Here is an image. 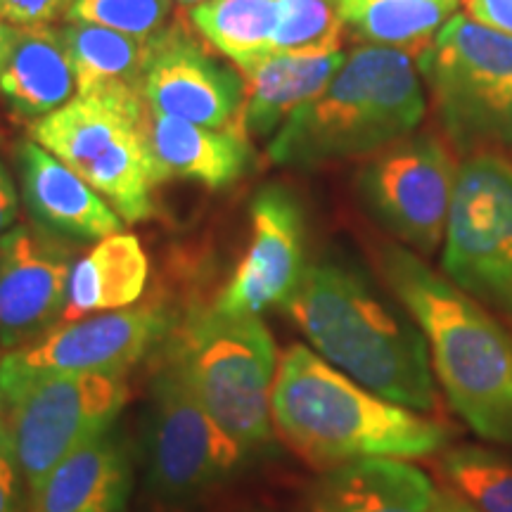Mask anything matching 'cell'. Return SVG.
I'll use <instances>...</instances> for the list:
<instances>
[{"instance_id": "obj_1", "label": "cell", "mask_w": 512, "mask_h": 512, "mask_svg": "<svg viewBox=\"0 0 512 512\" xmlns=\"http://www.w3.org/2000/svg\"><path fill=\"white\" fill-rule=\"evenodd\" d=\"M271 415L275 437L316 470L366 458H425L451 439L444 422L382 399L304 344L280 356Z\"/></svg>"}, {"instance_id": "obj_2", "label": "cell", "mask_w": 512, "mask_h": 512, "mask_svg": "<svg viewBox=\"0 0 512 512\" xmlns=\"http://www.w3.org/2000/svg\"><path fill=\"white\" fill-rule=\"evenodd\" d=\"M283 309L311 349L351 380L418 413L437 408L425 335L354 268L309 264Z\"/></svg>"}, {"instance_id": "obj_3", "label": "cell", "mask_w": 512, "mask_h": 512, "mask_svg": "<svg viewBox=\"0 0 512 512\" xmlns=\"http://www.w3.org/2000/svg\"><path fill=\"white\" fill-rule=\"evenodd\" d=\"M380 268L427 339L446 399L482 439L512 444V335L491 311L434 273L418 254L387 245Z\"/></svg>"}, {"instance_id": "obj_4", "label": "cell", "mask_w": 512, "mask_h": 512, "mask_svg": "<svg viewBox=\"0 0 512 512\" xmlns=\"http://www.w3.org/2000/svg\"><path fill=\"white\" fill-rule=\"evenodd\" d=\"M425 117V93L411 55L361 46L318 95L271 138L266 155L280 166H318L375 155L411 136Z\"/></svg>"}, {"instance_id": "obj_5", "label": "cell", "mask_w": 512, "mask_h": 512, "mask_svg": "<svg viewBox=\"0 0 512 512\" xmlns=\"http://www.w3.org/2000/svg\"><path fill=\"white\" fill-rule=\"evenodd\" d=\"M197 399L216 425L254 456L271 444L278 351L264 320L197 311L169 339Z\"/></svg>"}, {"instance_id": "obj_6", "label": "cell", "mask_w": 512, "mask_h": 512, "mask_svg": "<svg viewBox=\"0 0 512 512\" xmlns=\"http://www.w3.org/2000/svg\"><path fill=\"white\" fill-rule=\"evenodd\" d=\"M418 69L458 152L472 157L512 145V36L453 15Z\"/></svg>"}, {"instance_id": "obj_7", "label": "cell", "mask_w": 512, "mask_h": 512, "mask_svg": "<svg viewBox=\"0 0 512 512\" xmlns=\"http://www.w3.org/2000/svg\"><path fill=\"white\" fill-rule=\"evenodd\" d=\"M247 458L207 413L181 363L166 349L147 401L145 465L152 498L174 508L200 501Z\"/></svg>"}, {"instance_id": "obj_8", "label": "cell", "mask_w": 512, "mask_h": 512, "mask_svg": "<svg viewBox=\"0 0 512 512\" xmlns=\"http://www.w3.org/2000/svg\"><path fill=\"white\" fill-rule=\"evenodd\" d=\"M126 396L124 375L41 377L0 387V408L31 503L69 453L117 425Z\"/></svg>"}, {"instance_id": "obj_9", "label": "cell", "mask_w": 512, "mask_h": 512, "mask_svg": "<svg viewBox=\"0 0 512 512\" xmlns=\"http://www.w3.org/2000/svg\"><path fill=\"white\" fill-rule=\"evenodd\" d=\"M441 268L453 285L512 320V164L494 152L458 166Z\"/></svg>"}, {"instance_id": "obj_10", "label": "cell", "mask_w": 512, "mask_h": 512, "mask_svg": "<svg viewBox=\"0 0 512 512\" xmlns=\"http://www.w3.org/2000/svg\"><path fill=\"white\" fill-rule=\"evenodd\" d=\"M458 166L439 136L396 140L358 174V195L389 233L420 254H434L446 235Z\"/></svg>"}, {"instance_id": "obj_11", "label": "cell", "mask_w": 512, "mask_h": 512, "mask_svg": "<svg viewBox=\"0 0 512 512\" xmlns=\"http://www.w3.org/2000/svg\"><path fill=\"white\" fill-rule=\"evenodd\" d=\"M169 330V313L157 306L60 323L27 347L5 351L0 387L41 377L126 375Z\"/></svg>"}, {"instance_id": "obj_12", "label": "cell", "mask_w": 512, "mask_h": 512, "mask_svg": "<svg viewBox=\"0 0 512 512\" xmlns=\"http://www.w3.org/2000/svg\"><path fill=\"white\" fill-rule=\"evenodd\" d=\"M306 221L285 185H266L249 207V242L214 309L223 316H256L283 306L302 283Z\"/></svg>"}, {"instance_id": "obj_13", "label": "cell", "mask_w": 512, "mask_h": 512, "mask_svg": "<svg viewBox=\"0 0 512 512\" xmlns=\"http://www.w3.org/2000/svg\"><path fill=\"white\" fill-rule=\"evenodd\" d=\"M74 264L72 240L36 223L0 238V347H27L62 323Z\"/></svg>"}, {"instance_id": "obj_14", "label": "cell", "mask_w": 512, "mask_h": 512, "mask_svg": "<svg viewBox=\"0 0 512 512\" xmlns=\"http://www.w3.org/2000/svg\"><path fill=\"white\" fill-rule=\"evenodd\" d=\"M143 100L152 112L190 124L240 128L245 81L176 24L155 41Z\"/></svg>"}, {"instance_id": "obj_15", "label": "cell", "mask_w": 512, "mask_h": 512, "mask_svg": "<svg viewBox=\"0 0 512 512\" xmlns=\"http://www.w3.org/2000/svg\"><path fill=\"white\" fill-rule=\"evenodd\" d=\"M24 207L36 226L67 240H102L121 233V216L67 164L36 140L17 147Z\"/></svg>"}, {"instance_id": "obj_16", "label": "cell", "mask_w": 512, "mask_h": 512, "mask_svg": "<svg viewBox=\"0 0 512 512\" xmlns=\"http://www.w3.org/2000/svg\"><path fill=\"white\" fill-rule=\"evenodd\" d=\"M145 114L143 95L128 88H107L74 95L60 110L34 121L31 136L81 176L119 138L143 128Z\"/></svg>"}, {"instance_id": "obj_17", "label": "cell", "mask_w": 512, "mask_h": 512, "mask_svg": "<svg viewBox=\"0 0 512 512\" xmlns=\"http://www.w3.org/2000/svg\"><path fill=\"white\" fill-rule=\"evenodd\" d=\"M143 133L157 183L185 178L207 188H226L252 164V147L240 128L197 126L147 107Z\"/></svg>"}, {"instance_id": "obj_18", "label": "cell", "mask_w": 512, "mask_h": 512, "mask_svg": "<svg viewBox=\"0 0 512 512\" xmlns=\"http://www.w3.org/2000/svg\"><path fill=\"white\" fill-rule=\"evenodd\" d=\"M133 484V451L119 425L69 453L50 472L31 512H121Z\"/></svg>"}, {"instance_id": "obj_19", "label": "cell", "mask_w": 512, "mask_h": 512, "mask_svg": "<svg viewBox=\"0 0 512 512\" xmlns=\"http://www.w3.org/2000/svg\"><path fill=\"white\" fill-rule=\"evenodd\" d=\"M437 486L401 458H366L323 470L306 494L309 512H432Z\"/></svg>"}, {"instance_id": "obj_20", "label": "cell", "mask_w": 512, "mask_h": 512, "mask_svg": "<svg viewBox=\"0 0 512 512\" xmlns=\"http://www.w3.org/2000/svg\"><path fill=\"white\" fill-rule=\"evenodd\" d=\"M342 50L271 53L242 72L245 100L238 126L247 138H271L304 102L318 95L339 72Z\"/></svg>"}, {"instance_id": "obj_21", "label": "cell", "mask_w": 512, "mask_h": 512, "mask_svg": "<svg viewBox=\"0 0 512 512\" xmlns=\"http://www.w3.org/2000/svg\"><path fill=\"white\" fill-rule=\"evenodd\" d=\"M74 62L60 27L17 29L15 46L0 72V95L24 119H43L74 98Z\"/></svg>"}, {"instance_id": "obj_22", "label": "cell", "mask_w": 512, "mask_h": 512, "mask_svg": "<svg viewBox=\"0 0 512 512\" xmlns=\"http://www.w3.org/2000/svg\"><path fill=\"white\" fill-rule=\"evenodd\" d=\"M147 275L150 264L136 235L114 233L98 240L74 264L62 323L128 309L145 292Z\"/></svg>"}, {"instance_id": "obj_23", "label": "cell", "mask_w": 512, "mask_h": 512, "mask_svg": "<svg viewBox=\"0 0 512 512\" xmlns=\"http://www.w3.org/2000/svg\"><path fill=\"white\" fill-rule=\"evenodd\" d=\"M60 31L74 62L76 95L107 88H128L143 95L157 38H138L79 22L62 24Z\"/></svg>"}, {"instance_id": "obj_24", "label": "cell", "mask_w": 512, "mask_h": 512, "mask_svg": "<svg viewBox=\"0 0 512 512\" xmlns=\"http://www.w3.org/2000/svg\"><path fill=\"white\" fill-rule=\"evenodd\" d=\"M344 29L366 46L396 48L420 57L456 15V0H335Z\"/></svg>"}, {"instance_id": "obj_25", "label": "cell", "mask_w": 512, "mask_h": 512, "mask_svg": "<svg viewBox=\"0 0 512 512\" xmlns=\"http://www.w3.org/2000/svg\"><path fill=\"white\" fill-rule=\"evenodd\" d=\"M278 19L280 0H204L190 10L197 34L240 72L273 53Z\"/></svg>"}, {"instance_id": "obj_26", "label": "cell", "mask_w": 512, "mask_h": 512, "mask_svg": "<svg viewBox=\"0 0 512 512\" xmlns=\"http://www.w3.org/2000/svg\"><path fill=\"white\" fill-rule=\"evenodd\" d=\"M439 472L448 489L479 512H512V458L484 446L444 448Z\"/></svg>"}, {"instance_id": "obj_27", "label": "cell", "mask_w": 512, "mask_h": 512, "mask_svg": "<svg viewBox=\"0 0 512 512\" xmlns=\"http://www.w3.org/2000/svg\"><path fill=\"white\" fill-rule=\"evenodd\" d=\"M344 24L335 0H280L273 53H320L342 50Z\"/></svg>"}, {"instance_id": "obj_28", "label": "cell", "mask_w": 512, "mask_h": 512, "mask_svg": "<svg viewBox=\"0 0 512 512\" xmlns=\"http://www.w3.org/2000/svg\"><path fill=\"white\" fill-rule=\"evenodd\" d=\"M171 15V0H74L67 22L95 24L138 38H159Z\"/></svg>"}, {"instance_id": "obj_29", "label": "cell", "mask_w": 512, "mask_h": 512, "mask_svg": "<svg viewBox=\"0 0 512 512\" xmlns=\"http://www.w3.org/2000/svg\"><path fill=\"white\" fill-rule=\"evenodd\" d=\"M0 512H31V491L19 467L3 408H0Z\"/></svg>"}, {"instance_id": "obj_30", "label": "cell", "mask_w": 512, "mask_h": 512, "mask_svg": "<svg viewBox=\"0 0 512 512\" xmlns=\"http://www.w3.org/2000/svg\"><path fill=\"white\" fill-rule=\"evenodd\" d=\"M74 0H0V19L12 27H38L67 17Z\"/></svg>"}, {"instance_id": "obj_31", "label": "cell", "mask_w": 512, "mask_h": 512, "mask_svg": "<svg viewBox=\"0 0 512 512\" xmlns=\"http://www.w3.org/2000/svg\"><path fill=\"white\" fill-rule=\"evenodd\" d=\"M467 17L512 36V0H463Z\"/></svg>"}, {"instance_id": "obj_32", "label": "cell", "mask_w": 512, "mask_h": 512, "mask_svg": "<svg viewBox=\"0 0 512 512\" xmlns=\"http://www.w3.org/2000/svg\"><path fill=\"white\" fill-rule=\"evenodd\" d=\"M19 211V195L17 185L12 181L8 164L0 157V238L8 233L10 228H15Z\"/></svg>"}, {"instance_id": "obj_33", "label": "cell", "mask_w": 512, "mask_h": 512, "mask_svg": "<svg viewBox=\"0 0 512 512\" xmlns=\"http://www.w3.org/2000/svg\"><path fill=\"white\" fill-rule=\"evenodd\" d=\"M432 512H479V510L472 508L467 501H463L456 491H451L448 486H441V489H437V496H434Z\"/></svg>"}, {"instance_id": "obj_34", "label": "cell", "mask_w": 512, "mask_h": 512, "mask_svg": "<svg viewBox=\"0 0 512 512\" xmlns=\"http://www.w3.org/2000/svg\"><path fill=\"white\" fill-rule=\"evenodd\" d=\"M15 38H17V27H12V24L0 19V72H3L5 62H8L10 50L15 46Z\"/></svg>"}, {"instance_id": "obj_35", "label": "cell", "mask_w": 512, "mask_h": 512, "mask_svg": "<svg viewBox=\"0 0 512 512\" xmlns=\"http://www.w3.org/2000/svg\"><path fill=\"white\" fill-rule=\"evenodd\" d=\"M178 3H192V5H197V3H204V0H178Z\"/></svg>"}, {"instance_id": "obj_36", "label": "cell", "mask_w": 512, "mask_h": 512, "mask_svg": "<svg viewBox=\"0 0 512 512\" xmlns=\"http://www.w3.org/2000/svg\"><path fill=\"white\" fill-rule=\"evenodd\" d=\"M456 3H463V0H456Z\"/></svg>"}]
</instances>
